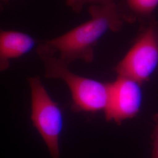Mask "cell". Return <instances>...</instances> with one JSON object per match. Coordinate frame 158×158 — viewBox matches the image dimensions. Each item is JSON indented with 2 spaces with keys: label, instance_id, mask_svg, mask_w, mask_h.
Returning <instances> with one entry per match:
<instances>
[{
  "label": "cell",
  "instance_id": "6da1fadb",
  "mask_svg": "<svg viewBox=\"0 0 158 158\" xmlns=\"http://www.w3.org/2000/svg\"><path fill=\"white\" fill-rule=\"evenodd\" d=\"M89 11L90 20L39 46L52 55L59 53V57L68 65L77 60L93 62L99 40L109 31H119L124 21L115 3L91 5Z\"/></svg>",
  "mask_w": 158,
  "mask_h": 158
},
{
  "label": "cell",
  "instance_id": "7a4b0ae2",
  "mask_svg": "<svg viewBox=\"0 0 158 158\" xmlns=\"http://www.w3.org/2000/svg\"><path fill=\"white\" fill-rule=\"evenodd\" d=\"M36 52L44 63L46 77L61 79L68 85L74 111L90 113L105 111L108 101L109 83L74 73L69 69V65L59 57L49 53L39 45Z\"/></svg>",
  "mask_w": 158,
  "mask_h": 158
},
{
  "label": "cell",
  "instance_id": "3957f363",
  "mask_svg": "<svg viewBox=\"0 0 158 158\" xmlns=\"http://www.w3.org/2000/svg\"><path fill=\"white\" fill-rule=\"evenodd\" d=\"M31 97V119L52 158H60V136L63 127L62 113L48 93L39 76L28 79Z\"/></svg>",
  "mask_w": 158,
  "mask_h": 158
},
{
  "label": "cell",
  "instance_id": "277c9868",
  "mask_svg": "<svg viewBox=\"0 0 158 158\" xmlns=\"http://www.w3.org/2000/svg\"><path fill=\"white\" fill-rule=\"evenodd\" d=\"M158 66V27L153 22L140 34L115 68L118 76L140 84L148 81Z\"/></svg>",
  "mask_w": 158,
  "mask_h": 158
},
{
  "label": "cell",
  "instance_id": "5b68a950",
  "mask_svg": "<svg viewBox=\"0 0 158 158\" xmlns=\"http://www.w3.org/2000/svg\"><path fill=\"white\" fill-rule=\"evenodd\" d=\"M107 106L104 111L107 121L121 124L139 113L142 102L141 84L134 80L118 76L109 83Z\"/></svg>",
  "mask_w": 158,
  "mask_h": 158
},
{
  "label": "cell",
  "instance_id": "8992f818",
  "mask_svg": "<svg viewBox=\"0 0 158 158\" xmlns=\"http://www.w3.org/2000/svg\"><path fill=\"white\" fill-rule=\"evenodd\" d=\"M36 40L30 35L0 27V73L10 66L11 59L19 58L34 49Z\"/></svg>",
  "mask_w": 158,
  "mask_h": 158
},
{
  "label": "cell",
  "instance_id": "52a82bcc",
  "mask_svg": "<svg viewBox=\"0 0 158 158\" xmlns=\"http://www.w3.org/2000/svg\"><path fill=\"white\" fill-rule=\"evenodd\" d=\"M124 21L148 19L158 6V0H119L115 4Z\"/></svg>",
  "mask_w": 158,
  "mask_h": 158
},
{
  "label": "cell",
  "instance_id": "ba28073f",
  "mask_svg": "<svg viewBox=\"0 0 158 158\" xmlns=\"http://www.w3.org/2000/svg\"><path fill=\"white\" fill-rule=\"evenodd\" d=\"M115 0H65L66 4L73 11L79 14L86 4L106 5L115 3Z\"/></svg>",
  "mask_w": 158,
  "mask_h": 158
},
{
  "label": "cell",
  "instance_id": "9c48e42d",
  "mask_svg": "<svg viewBox=\"0 0 158 158\" xmlns=\"http://www.w3.org/2000/svg\"><path fill=\"white\" fill-rule=\"evenodd\" d=\"M154 119L155 121V127L153 133V151L152 158H158V114H156Z\"/></svg>",
  "mask_w": 158,
  "mask_h": 158
},
{
  "label": "cell",
  "instance_id": "30bf717a",
  "mask_svg": "<svg viewBox=\"0 0 158 158\" xmlns=\"http://www.w3.org/2000/svg\"><path fill=\"white\" fill-rule=\"evenodd\" d=\"M10 0H0V12L2 11L6 5L8 4Z\"/></svg>",
  "mask_w": 158,
  "mask_h": 158
}]
</instances>
